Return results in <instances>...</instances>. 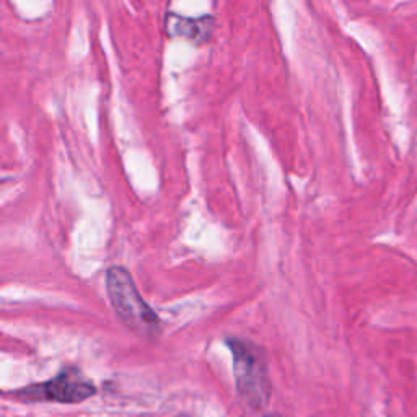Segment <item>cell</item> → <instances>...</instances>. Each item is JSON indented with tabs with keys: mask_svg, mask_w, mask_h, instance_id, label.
I'll use <instances>...</instances> for the list:
<instances>
[{
	"mask_svg": "<svg viewBox=\"0 0 417 417\" xmlns=\"http://www.w3.org/2000/svg\"><path fill=\"white\" fill-rule=\"evenodd\" d=\"M215 30L214 17L204 15L199 18L181 17L170 12L166 15V31L170 38H183L196 46H202L211 41Z\"/></svg>",
	"mask_w": 417,
	"mask_h": 417,
	"instance_id": "277c9868",
	"label": "cell"
},
{
	"mask_svg": "<svg viewBox=\"0 0 417 417\" xmlns=\"http://www.w3.org/2000/svg\"><path fill=\"white\" fill-rule=\"evenodd\" d=\"M106 292L111 307L122 323L144 338L160 334L162 323L157 313L140 297L137 285L126 267L111 266L106 271Z\"/></svg>",
	"mask_w": 417,
	"mask_h": 417,
	"instance_id": "6da1fadb",
	"label": "cell"
},
{
	"mask_svg": "<svg viewBox=\"0 0 417 417\" xmlns=\"http://www.w3.org/2000/svg\"><path fill=\"white\" fill-rule=\"evenodd\" d=\"M226 344L233 356L235 380L240 396L248 406L262 409L269 403L271 383L261 349L255 344L233 338L229 339Z\"/></svg>",
	"mask_w": 417,
	"mask_h": 417,
	"instance_id": "7a4b0ae2",
	"label": "cell"
},
{
	"mask_svg": "<svg viewBox=\"0 0 417 417\" xmlns=\"http://www.w3.org/2000/svg\"><path fill=\"white\" fill-rule=\"evenodd\" d=\"M269 417H278V416H269Z\"/></svg>",
	"mask_w": 417,
	"mask_h": 417,
	"instance_id": "5b68a950",
	"label": "cell"
},
{
	"mask_svg": "<svg viewBox=\"0 0 417 417\" xmlns=\"http://www.w3.org/2000/svg\"><path fill=\"white\" fill-rule=\"evenodd\" d=\"M97 393L92 382L84 378L79 371L64 370L56 378L43 383H35L15 393L18 400L28 403H66L74 405L88 400Z\"/></svg>",
	"mask_w": 417,
	"mask_h": 417,
	"instance_id": "3957f363",
	"label": "cell"
}]
</instances>
